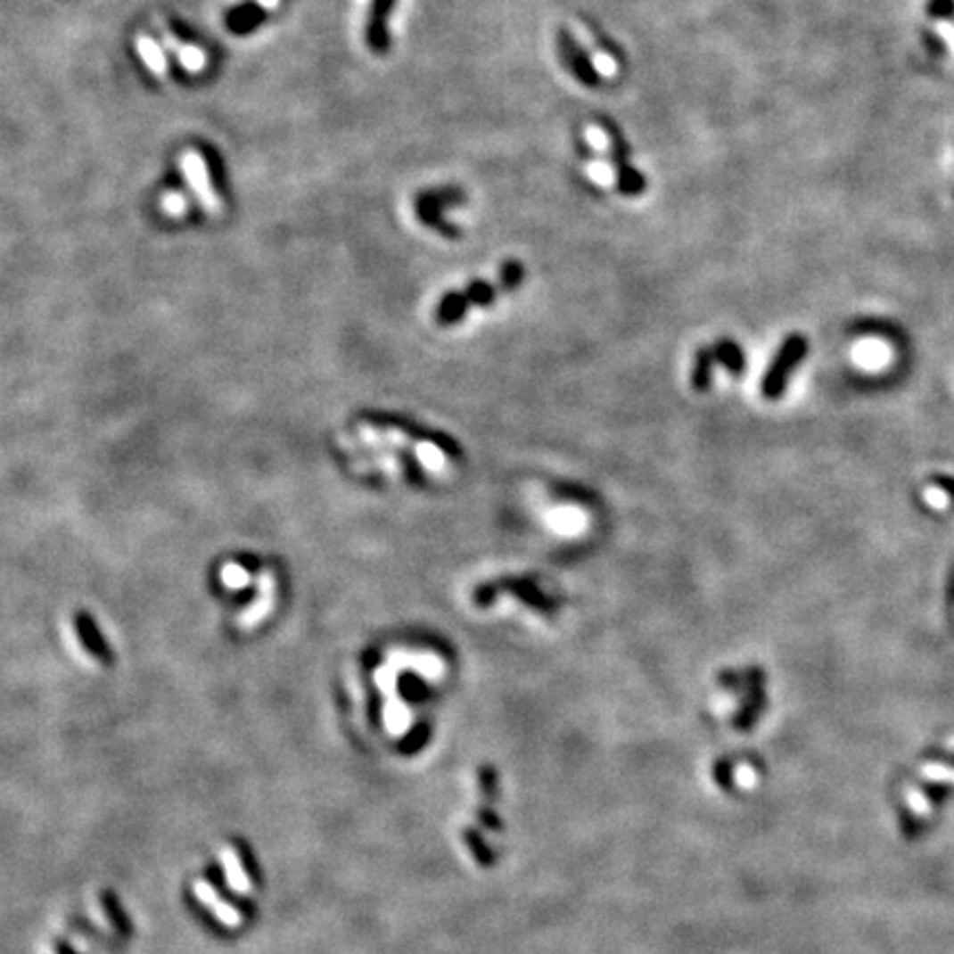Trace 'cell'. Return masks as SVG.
Instances as JSON below:
<instances>
[{"label":"cell","instance_id":"1","mask_svg":"<svg viewBox=\"0 0 954 954\" xmlns=\"http://www.w3.org/2000/svg\"><path fill=\"white\" fill-rule=\"evenodd\" d=\"M502 592H508V595L517 596L522 604H526L528 608L537 610V613L553 614L555 610L559 608V601L546 595V592L537 586L535 579H530V577H504V579H498V581L481 583V586L475 588V592H473V604L477 605V608H489V605L495 604V599H498Z\"/></svg>","mask_w":954,"mask_h":954},{"label":"cell","instance_id":"2","mask_svg":"<svg viewBox=\"0 0 954 954\" xmlns=\"http://www.w3.org/2000/svg\"><path fill=\"white\" fill-rule=\"evenodd\" d=\"M809 351V341L802 334H789L785 338V342L777 350L776 358L769 365L767 374L762 378V396L767 400H777L782 398L786 389V381H789L791 372L802 363V358Z\"/></svg>","mask_w":954,"mask_h":954},{"label":"cell","instance_id":"3","mask_svg":"<svg viewBox=\"0 0 954 954\" xmlns=\"http://www.w3.org/2000/svg\"><path fill=\"white\" fill-rule=\"evenodd\" d=\"M179 169H182L184 177H186L188 186H191L197 201L206 208V212L217 215V212L221 210V201L219 197H217L215 188H212L206 160H203L201 152L193 151V148L184 151L182 157H179Z\"/></svg>","mask_w":954,"mask_h":954},{"label":"cell","instance_id":"4","mask_svg":"<svg viewBox=\"0 0 954 954\" xmlns=\"http://www.w3.org/2000/svg\"><path fill=\"white\" fill-rule=\"evenodd\" d=\"M462 199L465 197H462V193L456 191V188H444V191L427 193L424 197H420V201H418L420 219H423V224H427L429 228H433L435 233L442 234V237L456 239L460 233H457L451 224H447V221L442 219V212H444V208L451 206V203L462 201Z\"/></svg>","mask_w":954,"mask_h":954},{"label":"cell","instance_id":"5","mask_svg":"<svg viewBox=\"0 0 954 954\" xmlns=\"http://www.w3.org/2000/svg\"><path fill=\"white\" fill-rule=\"evenodd\" d=\"M369 427L384 429V431H402V433L409 435V438H414V440H418V442L433 444V447H438L440 451H442L444 456H447L448 460H453V462H460L462 457H465V451H462L460 442H456V440H453L451 435L442 433V431L420 429V427H414V423H405V420H387V423H372Z\"/></svg>","mask_w":954,"mask_h":954},{"label":"cell","instance_id":"6","mask_svg":"<svg viewBox=\"0 0 954 954\" xmlns=\"http://www.w3.org/2000/svg\"><path fill=\"white\" fill-rule=\"evenodd\" d=\"M559 49H562V58L563 62L571 67V73L577 80L586 82V85L590 86H596L599 85V78H596L595 69H592L590 60L586 58V55L579 51L577 45L572 43V38L568 34H562L559 36Z\"/></svg>","mask_w":954,"mask_h":954},{"label":"cell","instance_id":"7","mask_svg":"<svg viewBox=\"0 0 954 954\" xmlns=\"http://www.w3.org/2000/svg\"><path fill=\"white\" fill-rule=\"evenodd\" d=\"M892 358L891 347L884 341L877 338H868V341H859L853 347V360L859 365L861 369H868V372H877V369L886 367Z\"/></svg>","mask_w":954,"mask_h":954},{"label":"cell","instance_id":"8","mask_svg":"<svg viewBox=\"0 0 954 954\" xmlns=\"http://www.w3.org/2000/svg\"><path fill=\"white\" fill-rule=\"evenodd\" d=\"M161 38H164L166 47H169L170 51H175V58L179 60V64H182L188 73L203 71V67L208 64L206 51L194 47V45H182L179 40L173 38V34H170L169 29H164V36H161Z\"/></svg>","mask_w":954,"mask_h":954},{"label":"cell","instance_id":"9","mask_svg":"<svg viewBox=\"0 0 954 954\" xmlns=\"http://www.w3.org/2000/svg\"><path fill=\"white\" fill-rule=\"evenodd\" d=\"M137 55L144 64H146L148 71L155 78H166L169 76V62H166L164 49L160 47V43L151 38V36H137L136 40Z\"/></svg>","mask_w":954,"mask_h":954},{"label":"cell","instance_id":"10","mask_svg":"<svg viewBox=\"0 0 954 954\" xmlns=\"http://www.w3.org/2000/svg\"><path fill=\"white\" fill-rule=\"evenodd\" d=\"M469 299H466L465 292H448L442 296L438 309H435V318L442 327H451L456 323H460L466 317V309H469Z\"/></svg>","mask_w":954,"mask_h":954},{"label":"cell","instance_id":"11","mask_svg":"<svg viewBox=\"0 0 954 954\" xmlns=\"http://www.w3.org/2000/svg\"><path fill=\"white\" fill-rule=\"evenodd\" d=\"M259 588H261V595L257 596L254 605H250V608L241 614V625H243V628H252V625L266 617L272 608V599H275V581H272L270 574H261V579H259Z\"/></svg>","mask_w":954,"mask_h":954},{"label":"cell","instance_id":"12","mask_svg":"<svg viewBox=\"0 0 954 954\" xmlns=\"http://www.w3.org/2000/svg\"><path fill=\"white\" fill-rule=\"evenodd\" d=\"M714 354L718 363L725 365V369L731 376H743L744 367H747V360H744V351L740 350L738 342L731 341V338H722V341H718L714 345Z\"/></svg>","mask_w":954,"mask_h":954},{"label":"cell","instance_id":"13","mask_svg":"<svg viewBox=\"0 0 954 954\" xmlns=\"http://www.w3.org/2000/svg\"><path fill=\"white\" fill-rule=\"evenodd\" d=\"M714 360H716L714 345L701 347V350L696 351V360H694V372H692V387L696 389L698 393L710 391L711 378H714V372H711V369H714Z\"/></svg>","mask_w":954,"mask_h":954},{"label":"cell","instance_id":"14","mask_svg":"<svg viewBox=\"0 0 954 954\" xmlns=\"http://www.w3.org/2000/svg\"><path fill=\"white\" fill-rule=\"evenodd\" d=\"M465 294L471 305H477V308H489V305L495 300L498 287L486 284V281H471L469 287L465 290Z\"/></svg>","mask_w":954,"mask_h":954},{"label":"cell","instance_id":"15","mask_svg":"<svg viewBox=\"0 0 954 954\" xmlns=\"http://www.w3.org/2000/svg\"><path fill=\"white\" fill-rule=\"evenodd\" d=\"M522 281H524V267H522V263L520 261L504 263L502 270H499V284H502V290H506V292L517 290V287L522 285Z\"/></svg>","mask_w":954,"mask_h":954},{"label":"cell","instance_id":"16","mask_svg":"<svg viewBox=\"0 0 954 954\" xmlns=\"http://www.w3.org/2000/svg\"><path fill=\"white\" fill-rule=\"evenodd\" d=\"M161 210L169 217H184L188 210L186 197L179 193H166L164 197H161Z\"/></svg>","mask_w":954,"mask_h":954},{"label":"cell","instance_id":"17","mask_svg":"<svg viewBox=\"0 0 954 954\" xmlns=\"http://www.w3.org/2000/svg\"><path fill=\"white\" fill-rule=\"evenodd\" d=\"M396 456L400 457V465H402V469H405L407 477H409V481H414V484L423 486L424 484V473H423V469H420L418 462H415L414 453L396 451Z\"/></svg>","mask_w":954,"mask_h":954},{"label":"cell","instance_id":"18","mask_svg":"<svg viewBox=\"0 0 954 954\" xmlns=\"http://www.w3.org/2000/svg\"><path fill=\"white\" fill-rule=\"evenodd\" d=\"M78 628H80L82 638H85L86 646H89L91 650L104 652V643H102L100 638H97V632H95L94 623H91V617H85V614H80V617H78Z\"/></svg>","mask_w":954,"mask_h":954},{"label":"cell","instance_id":"19","mask_svg":"<svg viewBox=\"0 0 954 954\" xmlns=\"http://www.w3.org/2000/svg\"><path fill=\"white\" fill-rule=\"evenodd\" d=\"M221 579H224V583L228 588H243L245 583H248V572L237 566V563H228V566H224V571H221Z\"/></svg>","mask_w":954,"mask_h":954},{"label":"cell","instance_id":"20","mask_svg":"<svg viewBox=\"0 0 954 954\" xmlns=\"http://www.w3.org/2000/svg\"><path fill=\"white\" fill-rule=\"evenodd\" d=\"M924 499L933 508H946L948 504H950V495H948L943 489H939L937 484L930 486V489L924 490Z\"/></svg>","mask_w":954,"mask_h":954},{"label":"cell","instance_id":"21","mask_svg":"<svg viewBox=\"0 0 954 954\" xmlns=\"http://www.w3.org/2000/svg\"><path fill=\"white\" fill-rule=\"evenodd\" d=\"M934 484L939 486V489L946 490L948 495H950V499L954 498V480L952 477H946V475H937L934 477Z\"/></svg>","mask_w":954,"mask_h":954},{"label":"cell","instance_id":"22","mask_svg":"<svg viewBox=\"0 0 954 954\" xmlns=\"http://www.w3.org/2000/svg\"><path fill=\"white\" fill-rule=\"evenodd\" d=\"M279 3H281V0H257L259 7H263L266 12H272V9H276V7H279Z\"/></svg>","mask_w":954,"mask_h":954}]
</instances>
